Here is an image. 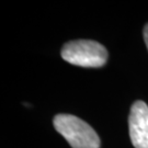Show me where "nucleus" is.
<instances>
[{"label": "nucleus", "instance_id": "nucleus-1", "mask_svg": "<svg viewBox=\"0 0 148 148\" xmlns=\"http://www.w3.org/2000/svg\"><path fill=\"white\" fill-rule=\"evenodd\" d=\"M54 126L73 148H100L99 135L79 117L58 114L54 117Z\"/></svg>", "mask_w": 148, "mask_h": 148}, {"label": "nucleus", "instance_id": "nucleus-2", "mask_svg": "<svg viewBox=\"0 0 148 148\" xmlns=\"http://www.w3.org/2000/svg\"><path fill=\"white\" fill-rule=\"evenodd\" d=\"M62 57L64 60L75 66L99 68L106 63L108 52L103 45L95 41L77 40L64 45Z\"/></svg>", "mask_w": 148, "mask_h": 148}, {"label": "nucleus", "instance_id": "nucleus-3", "mask_svg": "<svg viewBox=\"0 0 148 148\" xmlns=\"http://www.w3.org/2000/svg\"><path fill=\"white\" fill-rule=\"evenodd\" d=\"M130 137L135 148H148V106L135 101L128 117Z\"/></svg>", "mask_w": 148, "mask_h": 148}, {"label": "nucleus", "instance_id": "nucleus-4", "mask_svg": "<svg viewBox=\"0 0 148 148\" xmlns=\"http://www.w3.org/2000/svg\"><path fill=\"white\" fill-rule=\"evenodd\" d=\"M144 40H145L146 46L148 48V24H146L145 27H144Z\"/></svg>", "mask_w": 148, "mask_h": 148}]
</instances>
